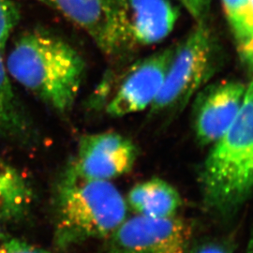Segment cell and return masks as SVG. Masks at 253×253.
Segmentation results:
<instances>
[{"label": "cell", "instance_id": "6da1fadb", "mask_svg": "<svg viewBox=\"0 0 253 253\" xmlns=\"http://www.w3.org/2000/svg\"><path fill=\"white\" fill-rule=\"evenodd\" d=\"M6 67L15 81L58 113L73 108L85 72L84 60L73 46L42 30L19 37Z\"/></svg>", "mask_w": 253, "mask_h": 253}, {"label": "cell", "instance_id": "7a4b0ae2", "mask_svg": "<svg viewBox=\"0 0 253 253\" xmlns=\"http://www.w3.org/2000/svg\"><path fill=\"white\" fill-rule=\"evenodd\" d=\"M200 186L205 206L224 218L253 197V81L234 122L208 154Z\"/></svg>", "mask_w": 253, "mask_h": 253}, {"label": "cell", "instance_id": "3957f363", "mask_svg": "<svg viewBox=\"0 0 253 253\" xmlns=\"http://www.w3.org/2000/svg\"><path fill=\"white\" fill-rule=\"evenodd\" d=\"M126 206L110 181L84 177L69 166L54 193V245L68 250L89 240H106L126 219Z\"/></svg>", "mask_w": 253, "mask_h": 253}, {"label": "cell", "instance_id": "277c9868", "mask_svg": "<svg viewBox=\"0 0 253 253\" xmlns=\"http://www.w3.org/2000/svg\"><path fill=\"white\" fill-rule=\"evenodd\" d=\"M214 71V41L199 23L175 47L163 85L151 103V114L168 115L184 107Z\"/></svg>", "mask_w": 253, "mask_h": 253}, {"label": "cell", "instance_id": "5b68a950", "mask_svg": "<svg viewBox=\"0 0 253 253\" xmlns=\"http://www.w3.org/2000/svg\"><path fill=\"white\" fill-rule=\"evenodd\" d=\"M105 241L108 253H190L192 227L176 216L136 215L126 218Z\"/></svg>", "mask_w": 253, "mask_h": 253}, {"label": "cell", "instance_id": "8992f818", "mask_svg": "<svg viewBox=\"0 0 253 253\" xmlns=\"http://www.w3.org/2000/svg\"><path fill=\"white\" fill-rule=\"evenodd\" d=\"M121 52L150 45L172 32L178 12L168 0H108Z\"/></svg>", "mask_w": 253, "mask_h": 253}, {"label": "cell", "instance_id": "52a82bcc", "mask_svg": "<svg viewBox=\"0 0 253 253\" xmlns=\"http://www.w3.org/2000/svg\"><path fill=\"white\" fill-rule=\"evenodd\" d=\"M137 150L126 137L117 132L83 136L77 155L70 167L82 176L110 181L129 172Z\"/></svg>", "mask_w": 253, "mask_h": 253}, {"label": "cell", "instance_id": "ba28073f", "mask_svg": "<svg viewBox=\"0 0 253 253\" xmlns=\"http://www.w3.org/2000/svg\"><path fill=\"white\" fill-rule=\"evenodd\" d=\"M175 47L152 54L133 65L106 106L112 117H124L151 105L163 85Z\"/></svg>", "mask_w": 253, "mask_h": 253}, {"label": "cell", "instance_id": "9c48e42d", "mask_svg": "<svg viewBox=\"0 0 253 253\" xmlns=\"http://www.w3.org/2000/svg\"><path fill=\"white\" fill-rule=\"evenodd\" d=\"M247 85L222 81L201 91L193 112V125L200 145L214 144L232 125L244 101Z\"/></svg>", "mask_w": 253, "mask_h": 253}, {"label": "cell", "instance_id": "30bf717a", "mask_svg": "<svg viewBox=\"0 0 253 253\" xmlns=\"http://www.w3.org/2000/svg\"><path fill=\"white\" fill-rule=\"evenodd\" d=\"M81 27L108 56L121 54L108 0H38Z\"/></svg>", "mask_w": 253, "mask_h": 253}, {"label": "cell", "instance_id": "8fae6325", "mask_svg": "<svg viewBox=\"0 0 253 253\" xmlns=\"http://www.w3.org/2000/svg\"><path fill=\"white\" fill-rule=\"evenodd\" d=\"M0 138L27 145L35 138L33 123L13 90L6 63L0 53Z\"/></svg>", "mask_w": 253, "mask_h": 253}, {"label": "cell", "instance_id": "7c38bea8", "mask_svg": "<svg viewBox=\"0 0 253 253\" xmlns=\"http://www.w3.org/2000/svg\"><path fill=\"white\" fill-rule=\"evenodd\" d=\"M126 205L136 215L165 218L176 216L182 200L179 192L170 183L153 177L138 183L129 190Z\"/></svg>", "mask_w": 253, "mask_h": 253}, {"label": "cell", "instance_id": "4fadbf2b", "mask_svg": "<svg viewBox=\"0 0 253 253\" xmlns=\"http://www.w3.org/2000/svg\"><path fill=\"white\" fill-rule=\"evenodd\" d=\"M33 193L27 180L0 159V221L18 220L27 215Z\"/></svg>", "mask_w": 253, "mask_h": 253}, {"label": "cell", "instance_id": "5bb4252c", "mask_svg": "<svg viewBox=\"0 0 253 253\" xmlns=\"http://www.w3.org/2000/svg\"><path fill=\"white\" fill-rule=\"evenodd\" d=\"M20 20V11L12 0H0V53L7 45L10 33Z\"/></svg>", "mask_w": 253, "mask_h": 253}, {"label": "cell", "instance_id": "9a60e30c", "mask_svg": "<svg viewBox=\"0 0 253 253\" xmlns=\"http://www.w3.org/2000/svg\"><path fill=\"white\" fill-rule=\"evenodd\" d=\"M0 253H53L24 241L18 237L0 232Z\"/></svg>", "mask_w": 253, "mask_h": 253}, {"label": "cell", "instance_id": "2e32d148", "mask_svg": "<svg viewBox=\"0 0 253 253\" xmlns=\"http://www.w3.org/2000/svg\"><path fill=\"white\" fill-rule=\"evenodd\" d=\"M190 253H235V247L230 238H213L193 246Z\"/></svg>", "mask_w": 253, "mask_h": 253}, {"label": "cell", "instance_id": "e0dca14e", "mask_svg": "<svg viewBox=\"0 0 253 253\" xmlns=\"http://www.w3.org/2000/svg\"><path fill=\"white\" fill-rule=\"evenodd\" d=\"M235 36L240 44H243L253 37V0H248L246 3Z\"/></svg>", "mask_w": 253, "mask_h": 253}, {"label": "cell", "instance_id": "ac0fdd59", "mask_svg": "<svg viewBox=\"0 0 253 253\" xmlns=\"http://www.w3.org/2000/svg\"><path fill=\"white\" fill-rule=\"evenodd\" d=\"M247 1L248 0H222L225 14L235 34L239 27L240 18Z\"/></svg>", "mask_w": 253, "mask_h": 253}, {"label": "cell", "instance_id": "d6986e66", "mask_svg": "<svg viewBox=\"0 0 253 253\" xmlns=\"http://www.w3.org/2000/svg\"><path fill=\"white\" fill-rule=\"evenodd\" d=\"M190 12V15L199 23H204L207 16L211 0H178Z\"/></svg>", "mask_w": 253, "mask_h": 253}, {"label": "cell", "instance_id": "ffe728a7", "mask_svg": "<svg viewBox=\"0 0 253 253\" xmlns=\"http://www.w3.org/2000/svg\"><path fill=\"white\" fill-rule=\"evenodd\" d=\"M241 54L249 63L253 62V37L241 44Z\"/></svg>", "mask_w": 253, "mask_h": 253}, {"label": "cell", "instance_id": "44dd1931", "mask_svg": "<svg viewBox=\"0 0 253 253\" xmlns=\"http://www.w3.org/2000/svg\"><path fill=\"white\" fill-rule=\"evenodd\" d=\"M250 64H251V65H252V66H253V62H252V63H250Z\"/></svg>", "mask_w": 253, "mask_h": 253}]
</instances>
